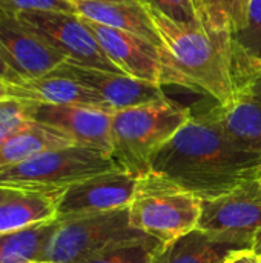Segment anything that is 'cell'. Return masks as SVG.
Here are the masks:
<instances>
[{
    "label": "cell",
    "mask_w": 261,
    "mask_h": 263,
    "mask_svg": "<svg viewBox=\"0 0 261 263\" xmlns=\"http://www.w3.org/2000/svg\"><path fill=\"white\" fill-rule=\"evenodd\" d=\"M149 173L203 199L220 197L258 180L261 156L235 146L223 133L212 106L192 114L151 160Z\"/></svg>",
    "instance_id": "1"
},
{
    "label": "cell",
    "mask_w": 261,
    "mask_h": 263,
    "mask_svg": "<svg viewBox=\"0 0 261 263\" xmlns=\"http://www.w3.org/2000/svg\"><path fill=\"white\" fill-rule=\"evenodd\" d=\"M146 6L162 40V85L183 86L209 96L218 105L228 103L235 88L231 31L206 23L182 25Z\"/></svg>",
    "instance_id": "2"
},
{
    "label": "cell",
    "mask_w": 261,
    "mask_h": 263,
    "mask_svg": "<svg viewBox=\"0 0 261 263\" xmlns=\"http://www.w3.org/2000/svg\"><path fill=\"white\" fill-rule=\"evenodd\" d=\"M189 108L165 97L112 112L111 156L134 176H146L155 153L191 119Z\"/></svg>",
    "instance_id": "3"
},
{
    "label": "cell",
    "mask_w": 261,
    "mask_h": 263,
    "mask_svg": "<svg viewBox=\"0 0 261 263\" xmlns=\"http://www.w3.org/2000/svg\"><path fill=\"white\" fill-rule=\"evenodd\" d=\"M115 170L122 168L111 153L72 145L0 166V188L22 193H63L85 179Z\"/></svg>",
    "instance_id": "4"
},
{
    "label": "cell",
    "mask_w": 261,
    "mask_h": 263,
    "mask_svg": "<svg viewBox=\"0 0 261 263\" xmlns=\"http://www.w3.org/2000/svg\"><path fill=\"white\" fill-rule=\"evenodd\" d=\"M200 214V197L152 173L140 177L129 205L131 227L163 245L195 230Z\"/></svg>",
    "instance_id": "5"
},
{
    "label": "cell",
    "mask_w": 261,
    "mask_h": 263,
    "mask_svg": "<svg viewBox=\"0 0 261 263\" xmlns=\"http://www.w3.org/2000/svg\"><path fill=\"white\" fill-rule=\"evenodd\" d=\"M142 236L148 234L131 227L129 206L58 220L45 260L82 263L114 243Z\"/></svg>",
    "instance_id": "6"
},
{
    "label": "cell",
    "mask_w": 261,
    "mask_h": 263,
    "mask_svg": "<svg viewBox=\"0 0 261 263\" xmlns=\"http://www.w3.org/2000/svg\"><path fill=\"white\" fill-rule=\"evenodd\" d=\"M20 20L32 29L49 46L58 51L68 62L111 71L122 72L103 52L92 32L75 12L63 11H35L18 14Z\"/></svg>",
    "instance_id": "7"
},
{
    "label": "cell",
    "mask_w": 261,
    "mask_h": 263,
    "mask_svg": "<svg viewBox=\"0 0 261 263\" xmlns=\"http://www.w3.org/2000/svg\"><path fill=\"white\" fill-rule=\"evenodd\" d=\"M200 230L223 240L252 247L255 233L261 230V185L252 180L214 199L202 200Z\"/></svg>",
    "instance_id": "8"
},
{
    "label": "cell",
    "mask_w": 261,
    "mask_h": 263,
    "mask_svg": "<svg viewBox=\"0 0 261 263\" xmlns=\"http://www.w3.org/2000/svg\"><path fill=\"white\" fill-rule=\"evenodd\" d=\"M234 82L231 100L212 111L235 146L261 156V65H234Z\"/></svg>",
    "instance_id": "9"
},
{
    "label": "cell",
    "mask_w": 261,
    "mask_h": 263,
    "mask_svg": "<svg viewBox=\"0 0 261 263\" xmlns=\"http://www.w3.org/2000/svg\"><path fill=\"white\" fill-rule=\"evenodd\" d=\"M140 177L125 170L108 171L85 179L58 197V220L128 208L137 193Z\"/></svg>",
    "instance_id": "10"
},
{
    "label": "cell",
    "mask_w": 261,
    "mask_h": 263,
    "mask_svg": "<svg viewBox=\"0 0 261 263\" xmlns=\"http://www.w3.org/2000/svg\"><path fill=\"white\" fill-rule=\"evenodd\" d=\"M0 54L20 80H31L57 69L65 55L49 46L18 14L0 8Z\"/></svg>",
    "instance_id": "11"
},
{
    "label": "cell",
    "mask_w": 261,
    "mask_h": 263,
    "mask_svg": "<svg viewBox=\"0 0 261 263\" xmlns=\"http://www.w3.org/2000/svg\"><path fill=\"white\" fill-rule=\"evenodd\" d=\"M94 39L108 55V59L122 69L126 76L145 82L162 85L163 82V57L162 48L152 42L122 31L83 18ZM163 86V85H162Z\"/></svg>",
    "instance_id": "12"
},
{
    "label": "cell",
    "mask_w": 261,
    "mask_h": 263,
    "mask_svg": "<svg viewBox=\"0 0 261 263\" xmlns=\"http://www.w3.org/2000/svg\"><path fill=\"white\" fill-rule=\"evenodd\" d=\"M28 119L49 125L68 134L77 145L111 153L112 112L77 105H28Z\"/></svg>",
    "instance_id": "13"
},
{
    "label": "cell",
    "mask_w": 261,
    "mask_h": 263,
    "mask_svg": "<svg viewBox=\"0 0 261 263\" xmlns=\"http://www.w3.org/2000/svg\"><path fill=\"white\" fill-rule=\"evenodd\" d=\"M54 72L71 77L100 94L114 109H126L145 103L157 102L166 97L162 85L129 77L122 72H111L82 66L72 62H63Z\"/></svg>",
    "instance_id": "14"
},
{
    "label": "cell",
    "mask_w": 261,
    "mask_h": 263,
    "mask_svg": "<svg viewBox=\"0 0 261 263\" xmlns=\"http://www.w3.org/2000/svg\"><path fill=\"white\" fill-rule=\"evenodd\" d=\"M3 91L15 99L32 103L77 105L114 112V109L105 102L100 94L85 86L83 83L54 71L37 79L20 80L17 83L5 85Z\"/></svg>",
    "instance_id": "15"
},
{
    "label": "cell",
    "mask_w": 261,
    "mask_h": 263,
    "mask_svg": "<svg viewBox=\"0 0 261 263\" xmlns=\"http://www.w3.org/2000/svg\"><path fill=\"white\" fill-rule=\"evenodd\" d=\"M75 14L100 25L140 35L162 48L160 35L143 0H77Z\"/></svg>",
    "instance_id": "16"
},
{
    "label": "cell",
    "mask_w": 261,
    "mask_h": 263,
    "mask_svg": "<svg viewBox=\"0 0 261 263\" xmlns=\"http://www.w3.org/2000/svg\"><path fill=\"white\" fill-rule=\"evenodd\" d=\"M62 193L14 191L0 202V234L15 233L58 219L57 206Z\"/></svg>",
    "instance_id": "17"
},
{
    "label": "cell",
    "mask_w": 261,
    "mask_h": 263,
    "mask_svg": "<svg viewBox=\"0 0 261 263\" xmlns=\"http://www.w3.org/2000/svg\"><path fill=\"white\" fill-rule=\"evenodd\" d=\"M77 145L57 128L28 119L0 145V166L14 165L51 149Z\"/></svg>",
    "instance_id": "18"
},
{
    "label": "cell",
    "mask_w": 261,
    "mask_h": 263,
    "mask_svg": "<svg viewBox=\"0 0 261 263\" xmlns=\"http://www.w3.org/2000/svg\"><path fill=\"white\" fill-rule=\"evenodd\" d=\"M245 247L223 240L200 228L163 245L155 263H223Z\"/></svg>",
    "instance_id": "19"
},
{
    "label": "cell",
    "mask_w": 261,
    "mask_h": 263,
    "mask_svg": "<svg viewBox=\"0 0 261 263\" xmlns=\"http://www.w3.org/2000/svg\"><path fill=\"white\" fill-rule=\"evenodd\" d=\"M58 219L28 230L0 234V263H34L45 260Z\"/></svg>",
    "instance_id": "20"
},
{
    "label": "cell",
    "mask_w": 261,
    "mask_h": 263,
    "mask_svg": "<svg viewBox=\"0 0 261 263\" xmlns=\"http://www.w3.org/2000/svg\"><path fill=\"white\" fill-rule=\"evenodd\" d=\"M162 248V242L142 236L114 243L82 263H155Z\"/></svg>",
    "instance_id": "21"
},
{
    "label": "cell",
    "mask_w": 261,
    "mask_h": 263,
    "mask_svg": "<svg viewBox=\"0 0 261 263\" xmlns=\"http://www.w3.org/2000/svg\"><path fill=\"white\" fill-rule=\"evenodd\" d=\"M234 65H261V0H251L248 20L238 31L231 32Z\"/></svg>",
    "instance_id": "22"
},
{
    "label": "cell",
    "mask_w": 261,
    "mask_h": 263,
    "mask_svg": "<svg viewBox=\"0 0 261 263\" xmlns=\"http://www.w3.org/2000/svg\"><path fill=\"white\" fill-rule=\"evenodd\" d=\"M251 0H203V22L214 29L238 31L248 20Z\"/></svg>",
    "instance_id": "23"
},
{
    "label": "cell",
    "mask_w": 261,
    "mask_h": 263,
    "mask_svg": "<svg viewBox=\"0 0 261 263\" xmlns=\"http://www.w3.org/2000/svg\"><path fill=\"white\" fill-rule=\"evenodd\" d=\"M165 17L182 25H202V9L197 0H143Z\"/></svg>",
    "instance_id": "24"
},
{
    "label": "cell",
    "mask_w": 261,
    "mask_h": 263,
    "mask_svg": "<svg viewBox=\"0 0 261 263\" xmlns=\"http://www.w3.org/2000/svg\"><path fill=\"white\" fill-rule=\"evenodd\" d=\"M28 105L0 89V145L28 120Z\"/></svg>",
    "instance_id": "25"
},
{
    "label": "cell",
    "mask_w": 261,
    "mask_h": 263,
    "mask_svg": "<svg viewBox=\"0 0 261 263\" xmlns=\"http://www.w3.org/2000/svg\"><path fill=\"white\" fill-rule=\"evenodd\" d=\"M0 8L15 14L35 11L75 12V6L69 0H0Z\"/></svg>",
    "instance_id": "26"
},
{
    "label": "cell",
    "mask_w": 261,
    "mask_h": 263,
    "mask_svg": "<svg viewBox=\"0 0 261 263\" xmlns=\"http://www.w3.org/2000/svg\"><path fill=\"white\" fill-rule=\"evenodd\" d=\"M261 257L252 248H242L234 251L223 263H260Z\"/></svg>",
    "instance_id": "27"
},
{
    "label": "cell",
    "mask_w": 261,
    "mask_h": 263,
    "mask_svg": "<svg viewBox=\"0 0 261 263\" xmlns=\"http://www.w3.org/2000/svg\"><path fill=\"white\" fill-rule=\"evenodd\" d=\"M0 82H2V83H5V85L20 82V79L14 74V71L9 68V65L5 62V59H3V55H2V54H0Z\"/></svg>",
    "instance_id": "28"
},
{
    "label": "cell",
    "mask_w": 261,
    "mask_h": 263,
    "mask_svg": "<svg viewBox=\"0 0 261 263\" xmlns=\"http://www.w3.org/2000/svg\"><path fill=\"white\" fill-rule=\"evenodd\" d=\"M258 256H261V230H258L254 236V240H252V247H251Z\"/></svg>",
    "instance_id": "29"
},
{
    "label": "cell",
    "mask_w": 261,
    "mask_h": 263,
    "mask_svg": "<svg viewBox=\"0 0 261 263\" xmlns=\"http://www.w3.org/2000/svg\"><path fill=\"white\" fill-rule=\"evenodd\" d=\"M14 191L12 190H6V188H0V202H3L5 199H8Z\"/></svg>",
    "instance_id": "30"
},
{
    "label": "cell",
    "mask_w": 261,
    "mask_h": 263,
    "mask_svg": "<svg viewBox=\"0 0 261 263\" xmlns=\"http://www.w3.org/2000/svg\"><path fill=\"white\" fill-rule=\"evenodd\" d=\"M37 263H54V262H49V260H40V262Z\"/></svg>",
    "instance_id": "31"
},
{
    "label": "cell",
    "mask_w": 261,
    "mask_h": 263,
    "mask_svg": "<svg viewBox=\"0 0 261 263\" xmlns=\"http://www.w3.org/2000/svg\"><path fill=\"white\" fill-rule=\"evenodd\" d=\"M202 2H203V0H197V3L200 5V9H202Z\"/></svg>",
    "instance_id": "32"
},
{
    "label": "cell",
    "mask_w": 261,
    "mask_h": 263,
    "mask_svg": "<svg viewBox=\"0 0 261 263\" xmlns=\"http://www.w3.org/2000/svg\"><path fill=\"white\" fill-rule=\"evenodd\" d=\"M3 86H5V83H2V82H0V89H2Z\"/></svg>",
    "instance_id": "33"
},
{
    "label": "cell",
    "mask_w": 261,
    "mask_h": 263,
    "mask_svg": "<svg viewBox=\"0 0 261 263\" xmlns=\"http://www.w3.org/2000/svg\"><path fill=\"white\" fill-rule=\"evenodd\" d=\"M258 183H260V185H261V176H260V177H258Z\"/></svg>",
    "instance_id": "34"
},
{
    "label": "cell",
    "mask_w": 261,
    "mask_h": 263,
    "mask_svg": "<svg viewBox=\"0 0 261 263\" xmlns=\"http://www.w3.org/2000/svg\"><path fill=\"white\" fill-rule=\"evenodd\" d=\"M69 2H72V3H74V2H77V0H69Z\"/></svg>",
    "instance_id": "35"
},
{
    "label": "cell",
    "mask_w": 261,
    "mask_h": 263,
    "mask_svg": "<svg viewBox=\"0 0 261 263\" xmlns=\"http://www.w3.org/2000/svg\"><path fill=\"white\" fill-rule=\"evenodd\" d=\"M260 257H261V256H260ZM260 263H261V260H260Z\"/></svg>",
    "instance_id": "36"
},
{
    "label": "cell",
    "mask_w": 261,
    "mask_h": 263,
    "mask_svg": "<svg viewBox=\"0 0 261 263\" xmlns=\"http://www.w3.org/2000/svg\"><path fill=\"white\" fill-rule=\"evenodd\" d=\"M34 263H37V262H34Z\"/></svg>",
    "instance_id": "37"
}]
</instances>
